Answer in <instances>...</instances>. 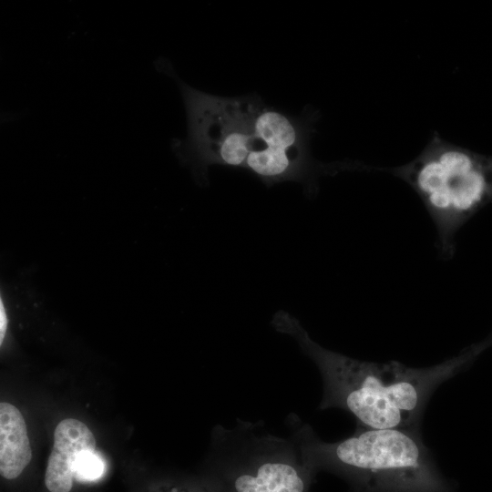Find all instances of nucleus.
Returning <instances> with one entry per match:
<instances>
[{"instance_id":"f257e3e1","label":"nucleus","mask_w":492,"mask_h":492,"mask_svg":"<svg viewBox=\"0 0 492 492\" xmlns=\"http://www.w3.org/2000/svg\"><path fill=\"white\" fill-rule=\"evenodd\" d=\"M272 324L277 332L292 337L317 365L323 382L319 408L345 410L355 417L357 425L374 429H418L426 403L437 386L489 347L484 340L441 364L413 368L395 361H360L328 350L284 311L274 314Z\"/></svg>"},{"instance_id":"f03ea898","label":"nucleus","mask_w":492,"mask_h":492,"mask_svg":"<svg viewBox=\"0 0 492 492\" xmlns=\"http://www.w3.org/2000/svg\"><path fill=\"white\" fill-rule=\"evenodd\" d=\"M385 170L419 196L436 229L441 253L455 251V235L492 200V157L474 153L433 135L410 162Z\"/></svg>"},{"instance_id":"7ed1b4c3","label":"nucleus","mask_w":492,"mask_h":492,"mask_svg":"<svg viewBox=\"0 0 492 492\" xmlns=\"http://www.w3.org/2000/svg\"><path fill=\"white\" fill-rule=\"evenodd\" d=\"M210 492H307L314 470L290 437L238 420L214 435Z\"/></svg>"},{"instance_id":"20e7f679","label":"nucleus","mask_w":492,"mask_h":492,"mask_svg":"<svg viewBox=\"0 0 492 492\" xmlns=\"http://www.w3.org/2000/svg\"><path fill=\"white\" fill-rule=\"evenodd\" d=\"M291 438L315 471L331 468L353 477L418 478L430 467L429 450L418 429H374L357 425L350 436L324 442L296 415L287 418Z\"/></svg>"},{"instance_id":"39448f33","label":"nucleus","mask_w":492,"mask_h":492,"mask_svg":"<svg viewBox=\"0 0 492 492\" xmlns=\"http://www.w3.org/2000/svg\"><path fill=\"white\" fill-rule=\"evenodd\" d=\"M186 108L188 131L172 143L195 179L208 183V169L222 165L244 169L247 141L258 96L226 97L197 90L178 80Z\"/></svg>"},{"instance_id":"423d86ee","label":"nucleus","mask_w":492,"mask_h":492,"mask_svg":"<svg viewBox=\"0 0 492 492\" xmlns=\"http://www.w3.org/2000/svg\"><path fill=\"white\" fill-rule=\"evenodd\" d=\"M96 439L81 421L67 418L58 423L54 432V445L45 474L49 492H70L73 487V466L77 456L95 451Z\"/></svg>"},{"instance_id":"0eeeda50","label":"nucleus","mask_w":492,"mask_h":492,"mask_svg":"<svg viewBox=\"0 0 492 492\" xmlns=\"http://www.w3.org/2000/svg\"><path fill=\"white\" fill-rule=\"evenodd\" d=\"M32 459V449L23 415L15 405L0 404V474L17 478Z\"/></svg>"},{"instance_id":"6e6552de","label":"nucleus","mask_w":492,"mask_h":492,"mask_svg":"<svg viewBox=\"0 0 492 492\" xmlns=\"http://www.w3.org/2000/svg\"><path fill=\"white\" fill-rule=\"evenodd\" d=\"M106 469L103 458L96 451L80 453L73 466L74 479L78 482L98 480Z\"/></svg>"},{"instance_id":"1a4fd4ad","label":"nucleus","mask_w":492,"mask_h":492,"mask_svg":"<svg viewBox=\"0 0 492 492\" xmlns=\"http://www.w3.org/2000/svg\"><path fill=\"white\" fill-rule=\"evenodd\" d=\"M160 492H210L208 487L204 490H197L194 487H190L187 486H169L163 487Z\"/></svg>"},{"instance_id":"9d476101","label":"nucleus","mask_w":492,"mask_h":492,"mask_svg":"<svg viewBox=\"0 0 492 492\" xmlns=\"http://www.w3.org/2000/svg\"><path fill=\"white\" fill-rule=\"evenodd\" d=\"M487 339L489 342L490 345L492 346V333L488 335Z\"/></svg>"}]
</instances>
